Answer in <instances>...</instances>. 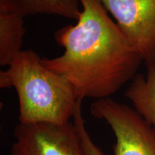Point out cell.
<instances>
[{
  "mask_svg": "<svg viewBox=\"0 0 155 155\" xmlns=\"http://www.w3.org/2000/svg\"><path fill=\"white\" fill-rule=\"evenodd\" d=\"M75 25L54 34L61 55L42 58L48 69L67 78L81 98H110L137 74L142 58L100 0H80Z\"/></svg>",
  "mask_w": 155,
  "mask_h": 155,
  "instance_id": "cell-1",
  "label": "cell"
},
{
  "mask_svg": "<svg viewBox=\"0 0 155 155\" xmlns=\"http://www.w3.org/2000/svg\"><path fill=\"white\" fill-rule=\"evenodd\" d=\"M9 88L17 91L20 124L67 123L83 98L67 78L45 67L32 50H22L0 72V88Z\"/></svg>",
  "mask_w": 155,
  "mask_h": 155,
  "instance_id": "cell-2",
  "label": "cell"
},
{
  "mask_svg": "<svg viewBox=\"0 0 155 155\" xmlns=\"http://www.w3.org/2000/svg\"><path fill=\"white\" fill-rule=\"evenodd\" d=\"M90 111L113 131L114 155H155V127L134 108L106 98L93 103Z\"/></svg>",
  "mask_w": 155,
  "mask_h": 155,
  "instance_id": "cell-3",
  "label": "cell"
},
{
  "mask_svg": "<svg viewBox=\"0 0 155 155\" xmlns=\"http://www.w3.org/2000/svg\"><path fill=\"white\" fill-rule=\"evenodd\" d=\"M14 136L10 155H86L73 122L19 123Z\"/></svg>",
  "mask_w": 155,
  "mask_h": 155,
  "instance_id": "cell-4",
  "label": "cell"
},
{
  "mask_svg": "<svg viewBox=\"0 0 155 155\" xmlns=\"http://www.w3.org/2000/svg\"><path fill=\"white\" fill-rule=\"evenodd\" d=\"M145 64L155 62V0H100Z\"/></svg>",
  "mask_w": 155,
  "mask_h": 155,
  "instance_id": "cell-5",
  "label": "cell"
},
{
  "mask_svg": "<svg viewBox=\"0 0 155 155\" xmlns=\"http://www.w3.org/2000/svg\"><path fill=\"white\" fill-rule=\"evenodd\" d=\"M80 0H0V11L24 17L56 15L78 20L81 10Z\"/></svg>",
  "mask_w": 155,
  "mask_h": 155,
  "instance_id": "cell-6",
  "label": "cell"
},
{
  "mask_svg": "<svg viewBox=\"0 0 155 155\" xmlns=\"http://www.w3.org/2000/svg\"><path fill=\"white\" fill-rule=\"evenodd\" d=\"M146 75L137 73L125 92L134 108L155 127V62L146 64Z\"/></svg>",
  "mask_w": 155,
  "mask_h": 155,
  "instance_id": "cell-7",
  "label": "cell"
},
{
  "mask_svg": "<svg viewBox=\"0 0 155 155\" xmlns=\"http://www.w3.org/2000/svg\"><path fill=\"white\" fill-rule=\"evenodd\" d=\"M25 17L7 11H0V65L9 66L22 51L26 29Z\"/></svg>",
  "mask_w": 155,
  "mask_h": 155,
  "instance_id": "cell-8",
  "label": "cell"
},
{
  "mask_svg": "<svg viewBox=\"0 0 155 155\" xmlns=\"http://www.w3.org/2000/svg\"><path fill=\"white\" fill-rule=\"evenodd\" d=\"M83 99V98H80L78 102L73 117V122L80 136L86 155H104L101 150L94 142L90 134L86 130L85 121L82 115V109H81Z\"/></svg>",
  "mask_w": 155,
  "mask_h": 155,
  "instance_id": "cell-9",
  "label": "cell"
}]
</instances>
